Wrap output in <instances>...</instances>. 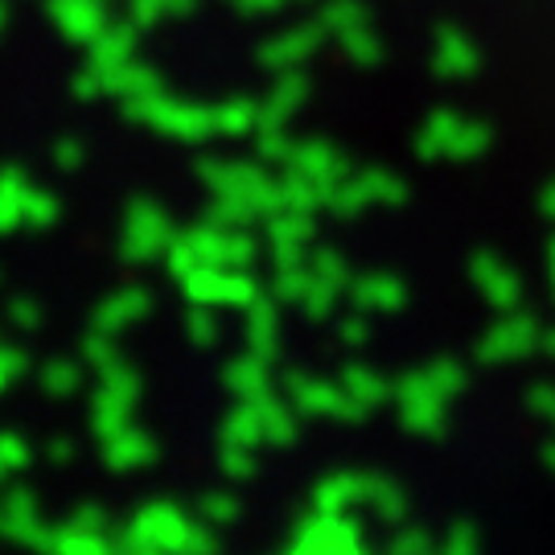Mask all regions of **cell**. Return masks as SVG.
Wrapping results in <instances>:
<instances>
[]
</instances>
